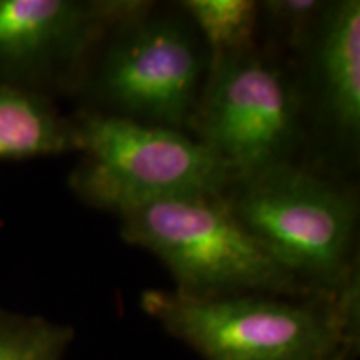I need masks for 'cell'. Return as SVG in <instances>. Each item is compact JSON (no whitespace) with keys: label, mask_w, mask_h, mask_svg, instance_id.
<instances>
[{"label":"cell","mask_w":360,"mask_h":360,"mask_svg":"<svg viewBox=\"0 0 360 360\" xmlns=\"http://www.w3.org/2000/svg\"><path fill=\"white\" fill-rule=\"evenodd\" d=\"M182 8L210 51V60L250 51L260 15L252 0H186Z\"/></svg>","instance_id":"cell-10"},{"label":"cell","mask_w":360,"mask_h":360,"mask_svg":"<svg viewBox=\"0 0 360 360\" xmlns=\"http://www.w3.org/2000/svg\"><path fill=\"white\" fill-rule=\"evenodd\" d=\"M334 360H344V357H342V355H339V357H335Z\"/></svg>","instance_id":"cell-13"},{"label":"cell","mask_w":360,"mask_h":360,"mask_svg":"<svg viewBox=\"0 0 360 360\" xmlns=\"http://www.w3.org/2000/svg\"><path fill=\"white\" fill-rule=\"evenodd\" d=\"M323 109L340 135L360 132V2H328L312 39ZM310 42V44H312Z\"/></svg>","instance_id":"cell-8"},{"label":"cell","mask_w":360,"mask_h":360,"mask_svg":"<svg viewBox=\"0 0 360 360\" xmlns=\"http://www.w3.org/2000/svg\"><path fill=\"white\" fill-rule=\"evenodd\" d=\"M75 152L70 117L51 97L0 84V160H22Z\"/></svg>","instance_id":"cell-9"},{"label":"cell","mask_w":360,"mask_h":360,"mask_svg":"<svg viewBox=\"0 0 360 360\" xmlns=\"http://www.w3.org/2000/svg\"><path fill=\"white\" fill-rule=\"evenodd\" d=\"M141 304L205 360H334L352 326L354 292L312 305L257 294L147 290Z\"/></svg>","instance_id":"cell-2"},{"label":"cell","mask_w":360,"mask_h":360,"mask_svg":"<svg viewBox=\"0 0 360 360\" xmlns=\"http://www.w3.org/2000/svg\"><path fill=\"white\" fill-rule=\"evenodd\" d=\"M72 337L70 327L0 307V360H62Z\"/></svg>","instance_id":"cell-11"},{"label":"cell","mask_w":360,"mask_h":360,"mask_svg":"<svg viewBox=\"0 0 360 360\" xmlns=\"http://www.w3.org/2000/svg\"><path fill=\"white\" fill-rule=\"evenodd\" d=\"M204 60L186 24L147 11L110 32L96 92L114 115L180 130L199 98Z\"/></svg>","instance_id":"cell-6"},{"label":"cell","mask_w":360,"mask_h":360,"mask_svg":"<svg viewBox=\"0 0 360 360\" xmlns=\"http://www.w3.org/2000/svg\"><path fill=\"white\" fill-rule=\"evenodd\" d=\"M295 119V97L283 75L245 51L209 62L188 124L237 182L285 164Z\"/></svg>","instance_id":"cell-5"},{"label":"cell","mask_w":360,"mask_h":360,"mask_svg":"<svg viewBox=\"0 0 360 360\" xmlns=\"http://www.w3.org/2000/svg\"><path fill=\"white\" fill-rule=\"evenodd\" d=\"M82 160L69 186L84 204L120 215L147 202L195 193H224L229 169L197 139L114 114L70 117Z\"/></svg>","instance_id":"cell-3"},{"label":"cell","mask_w":360,"mask_h":360,"mask_svg":"<svg viewBox=\"0 0 360 360\" xmlns=\"http://www.w3.org/2000/svg\"><path fill=\"white\" fill-rule=\"evenodd\" d=\"M119 219L124 240L155 255L186 295L312 292L247 231L225 192L147 202Z\"/></svg>","instance_id":"cell-1"},{"label":"cell","mask_w":360,"mask_h":360,"mask_svg":"<svg viewBox=\"0 0 360 360\" xmlns=\"http://www.w3.org/2000/svg\"><path fill=\"white\" fill-rule=\"evenodd\" d=\"M326 6L321 0H267L259 4V11L292 49H305L312 42Z\"/></svg>","instance_id":"cell-12"},{"label":"cell","mask_w":360,"mask_h":360,"mask_svg":"<svg viewBox=\"0 0 360 360\" xmlns=\"http://www.w3.org/2000/svg\"><path fill=\"white\" fill-rule=\"evenodd\" d=\"M244 227L312 292H354L357 207L321 175L289 162L237 180L225 192Z\"/></svg>","instance_id":"cell-4"},{"label":"cell","mask_w":360,"mask_h":360,"mask_svg":"<svg viewBox=\"0 0 360 360\" xmlns=\"http://www.w3.org/2000/svg\"><path fill=\"white\" fill-rule=\"evenodd\" d=\"M150 6L139 0H0V84L45 97L72 89L103 35Z\"/></svg>","instance_id":"cell-7"}]
</instances>
